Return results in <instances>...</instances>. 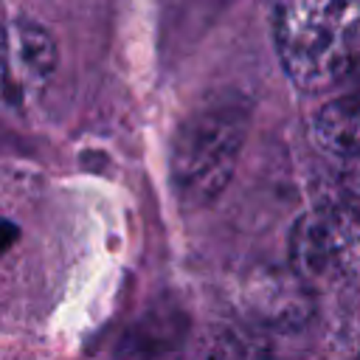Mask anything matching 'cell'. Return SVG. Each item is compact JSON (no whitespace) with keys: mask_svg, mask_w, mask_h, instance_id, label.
I'll return each instance as SVG.
<instances>
[{"mask_svg":"<svg viewBox=\"0 0 360 360\" xmlns=\"http://www.w3.org/2000/svg\"><path fill=\"white\" fill-rule=\"evenodd\" d=\"M273 37L281 68L307 93L360 79V0H276Z\"/></svg>","mask_w":360,"mask_h":360,"instance_id":"1","label":"cell"},{"mask_svg":"<svg viewBox=\"0 0 360 360\" xmlns=\"http://www.w3.org/2000/svg\"><path fill=\"white\" fill-rule=\"evenodd\" d=\"M245 127L248 112L236 104L205 107L183 121L172 149V183L186 205H205L228 186Z\"/></svg>","mask_w":360,"mask_h":360,"instance_id":"2","label":"cell"},{"mask_svg":"<svg viewBox=\"0 0 360 360\" xmlns=\"http://www.w3.org/2000/svg\"><path fill=\"white\" fill-rule=\"evenodd\" d=\"M290 267L309 287H335L360 276V211L318 205L290 233Z\"/></svg>","mask_w":360,"mask_h":360,"instance_id":"3","label":"cell"},{"mask_svg":"<svg viewBox=\"0 0 360 360\" xmlns=\"http://www.w3.org/2000/svg\"><path fill=\"white\" fill-rule=\"evenodd\" d=\"M56 70V45L34 22H8L0 28V93L22 104L39 93Z\"/></svg>","mask_w":360,"mask_h":360,"instance_id":"4","label":"cell"},{"mask_svg":"<svg viewBox=\"0 0 360 360\" xmlns=\"http://www.w3.org/2000/svg\"><path fill=\"white\" fill-rule=\"evenodd\" d=\"M242 309L253 329H301L312 315V287L292 267H262L242 287Z\"/></svg>","mask_w":360,"mask_h":360,"instance_id":"5","label":"cell"},{"mask_svg":"<svg viewBox=\"0 0 360 360\" xmlns=\"http://www.w3.org/2000/svg\"><path fill=\"white\" fill-rule=\"evenodd\" d=\"M188 338V321L180 307L155 304L129 323L118 340L115 360H180Z\"/></svg>","mask_w":360,"mask_h":360,"instance_id":"6","label":"cell"},{"mask_svg":"<svg viewBox=\"0 0 360 360\" xmlns=\"http://www.w3.org/2000/svg\"><path fill=\"white\" fill-rule=\"evenodd\" d=\"M312 135L326 152L360 158V90L326 101L312 121Z\"/></svg>","mask_w":360,"mask_h":360,"instance_id":"7","label":"cell"},{"mask_svg":"<svg viewBox=\"0 0 360 360\" xmlns=\"http://www.w3.org/2000/svg\"><path fill=\"white\" fill-rule=\"evenodd\" d=\"M200 360H276L273 346L259 329H222L202 349Z\"/></svg>","mask_w":360,"mask_h":360,"instance_id":"8","label":"cell"},{"mask_svg":"<svg viewBox=\"0 0 360 360\" xmlns=\"http://www.w3.org/2000/svg\"><path fill=\"white\" fill-rule=\"evenodd\" d=\"M357 360H360V354H357Z\"/></svg>","mask_w":360,"mask_h":360,"instance_id":"9","label":"cell"}]
</instances>
